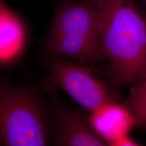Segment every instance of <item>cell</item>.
Returning <instances> with one entry per match:
<instances>
[{"mask_svg": "<svg viewBox=\"0 0 146 146\" xmlns=\"http://www.w3.org/2000/svg\"><path fill=\"white\" fill-rule=\"evenodd\" d=\"M106 74L115 88L146 79V14L133 0H96Z\"/></svg>", "mask_w": 146, "mask_h": 146, "instance_id": "6da1fadb", "label": "cell"}, {"mask_svg": "<svg viewBox=\"0 0 146 146\" xmlns=\"http://www.w3.org/2000/svg\"><path fill=\"white\" fill-rule=\"evenodd\" d=\"M45 47L51 58L93 67L106 59L96 0L62 5L53 18Z\"/></svg>", "mask_w": 146, "mask_h": 146, "instance_id": "7a4b0ae2", "label": "cell"}, {"mask_svg": "<svg viewBox=\"0 0 146 146\" xmlns=\"http://www.w3.org/2000/svg\"><path fill=\"white\" fill-rule=\"evenodd\" d=\"M51 120L44 102L35 91L25 86L1 83V145H47L51 137Z\"/></svg>", "mask_w": 146, "mask_h": 146, "instance_id": "3957f363", "label": "cell"}, {"mask_svg": "<svg viewBox=\"0 0 146 146\" xmlns=\"http://www.w3.org/2000/svg\"><path fill=\"white\" fill-rule=\"evenodd\" d=\"M96 72L89 65L52 58L45 89H61L90 113L108 104L119 101L108 85L94 76Z\"/></svg>", "mask_w": 146, "mask_h": 146, "instance_id": "277c9868", "label": "cell"}, {"mask_svg": "<svg viewBox=\"0 0 146 146\" xmlns=\"http://www.w3.org/2000/svg\"><path fill=\"white\" fill-rule=\"evenodd\" d=\"M54 100V118L51 120V137L56 145L105 146L106 142L97 133L89 118L64 106L55 90L47 89Z\"/></svg>", "mask_w": 146, "mask_h": 146, "instance_id": "5b68a950", "label": "cell"}, {"mask_svg": "<svg viewBox=\"0 0 146 146\" xmlns=\"http://www.w3.org/2000/svg\"><path fill=\"white\" fill-rule=\"evenodd\" d=\"M29 35L23 19L5 4L0 3V63L8 66L21 59L28 45Z\"/></svg>", "mask_w": 146, "mask_h": 146, "instance_id": "8992f818", "label": "cell"}, {"mask_svg": "<svg viewBox=\"0 0 146 146\" xmlns=\"http://www.w3.org/2000/svg\"><path fill=\"white\" fill-rule=\"evenodd\" d=\"M88 118L91 127L108 145H114L135 127L134 118L124 100L103 106L91 112Z\"/></svg>", "mask_w": 146, "mask_h": 146, "instance_id": "52a82bcc", "label": "cell"}, {"mask_svg": "<svg viewBox=\"0 0 146 146\" xmlns=\"http://www.w3.org/2000/svg\"><path fill=\"white\" fill-rule=\"evenodd\" d=\"M124 102L134 118L135 127L146 129V79L131 85Z\"/></svg>", "mask_w": 146, "mask_h": 146, "instance_id": "ba28073f", "label": "cell"}, {"mask_svg": "<svg viewBox=\"0 0 146 146\" xmlns=\"http://www.w3.org/2000/svg\"><path fill=\"white\" fill-rule=\"evenodd\" d=\"M141 145L139 142L134 140L130 137L129 135H125L118 139L117 141L114 144L113 146H137Z\"/></svg>", "mask_w": 146, "mask_h": 146, "instance_id": "9c48e42d", "label": "cell"}, {"mask_svg": "<svg viewBox=\"0 0 146 146\" xmlns=\"http://www.w3.org/2000/svg\"><path fill=\"white\" fill-rule=\"evenodd\" d=\"M143 1L144 2V3H145V5H146V0H143Z\"/></svg>", "mask_w": 146, "mask_h": 146, "instance_id": "30bf717a", "label": "cell"}]
</instances>
